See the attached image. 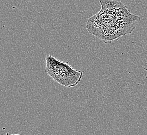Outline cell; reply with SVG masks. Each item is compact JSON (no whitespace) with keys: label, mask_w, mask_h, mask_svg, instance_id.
<instances>
[{"label":"cell","mask_w":147,"mask_h":135,"mask_svg":"<svg viewBox=\"0 0 147 135\" xmlns=\"http://www.w3.org/2000/svg\"><path fill=\"white\" fill-rule=\"evenodd\" d=\"M100 2L101 10L89 18L86 28L105 44L131 33L141 20L131 14L121 0H100Z\"/></svg>","instance_id":"1"},{"label":"cell","mask_w":147,"mask_h":135,"mask_svg":"<svg viewBox=\"0 0 147 135\" xmlns=\"http://www.w3.org/2000/svg\"><path fill=\"white\" fill-rule=\"evenodd\" d=\"M45 60V72L59 85L75 87L81 81L83 72L74 69L68 62L61 61L51 55H47Z\"/></svg>","instance_id":"2"}]
</instances>
